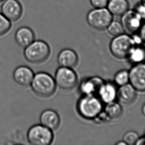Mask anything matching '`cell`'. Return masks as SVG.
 <instances>
[{
  "label": "cell",
  "instance_id": "6da1fadb",
  "mask_svg": "<svg viewBox=\"0 0 145 145\" xmlns=\"http://www.w3.org/2000/svg\"><path fill=\"white\" fill-rule=\"evenodd\" d=\"M30 85L34 93L43 98L53 95L56 87L54 79L48 73L43 72L36 74Z\"/></svg>",
  "mask_w": 145,
  "mask_h": 145
},
{
  "label": "cell",
  "instance_id": "7a4b0ae2",
  "mask_svg": "<svg viewBox=\"0 0 145 145\" xmlns=\"http://www.w3.org/2000/svg\"><path fill=\"white\" fill-rule=\"evenodd\" d=\"M78 112L83 118L92 119L100 115L102 110L101 100L94 95H84L78 101Z\"/></svg>",
  "mask_w": 145,
  "mask_h": 145
},
{
  "label": "cell",
  "instance_id": "3957f363",
  "mask_svg": "<svg viewBox=\"0 0 145 145\" xmlns=\"http://www.w3.org/2000/svg\"><path fill=\"white\" fill-rule=\"evenodd\" d=\"M50 49L49 46L43 41H34L25 48L24 56L32 63H40L46 61L49 57Z\"/></svg>",
  "mask_w": 145,
  "mask_h": 145
},
{
  "label": "cell",
  "instance_id": "277c9868",
  "mask_svg": "<svg viewBox=\"0 0 145 145\" xmlns=\"http://www.w3.org/2000/svg\"><path fill=\"white\" fill-rule=\"evenodd\" d=\"M135 45L133 38L127 34H122L114 37L110 43V49L114 56L118 59H124L129 57Z\"/></svg>",
  "mask_w": 145,
  "mask_h": 145
},
{
  "label": "cell",
  "instance_id": "5b68a950",
  "mask_svg": "<svg viewBox=\"0 0 145 145\" xmlns=\"http://www.w3.org/2000/svg\"><path fill=\"white\" fill-rule=\"evenodd\" d=\"M27 138L31 145H49L53 141V134L51 130L41 124H38L28 130Z\"/></svg>",
  "mask_w": 145,
  "mask_h": 145
},
{
  "label": "cell",
  "instance_id": "8992f818",
  "mask_svg": "<svg viewBox=\"0 0 145 145\" xmlns=\"http://www.w3.org/2000/svg\"><path fill=\"white\" fill-rule=\"evenodd\" d=\"M86 20L92 27L102 30L106 29L112 22L113 16L106 8H94L88 12Z\"/></svg>",
  "mask_w": 145,
  "mask_h": 145
},
{
  "label": "cell",
  "instance_id": "52a82bcc",
  "mask_svg": "<svg viewBox=\"0 0 145 145\" xmlns=\"http://www.w3.org/2000/svg\"><path fill=\"white\" fill-rule=\"evenodd\" d=\"M56 84L64 90H71L78 83V77L71 68L60 67L55 73Z\"/></svg>",
  "mask_w": 145,
  "mask_h": 145
},
{
  "label": "cell",
  "instance_id": "ba28073f",
  "mask_svg": "<svg viewBox=\"0 0 145 145\" xmlns=\"http://www.w3.org/2000/svg\"><path fill=\"white\" fill-rule=\"evenodd\" d=\"M130 84L136 90L145 91V63H136L129 72Z\"/></svg>",
  "mask_w": 145,
  "mask_h": 145
},
{
  "label": "cell",
  "instance_id": "9c48e42d",
  "mask_svg": "<svg viewBox=\"0 0 145 145\" xmlns=\"http://www.w3.org/2000/svg\"><path fill=\"white\" fill-rule=\"evenodd\" d=\"M142 20L135 10H128L122 16L121 24L124 29L130 33L134 34L139 30L142 25Z\"/></svg>",
  "mask_w": 145,
  "mask_h": 145
},
{
  "label": "cell",
  "instance_id": "30bf717a",
  "mask_svg": "<svg viewBox=\"0 0 145 145\" xmlns=\"http://www.w3.org/2000/svg\"><path fill=\"white\" fill-rule=\"evenodd\" d=\"M2 14L10 22L19 20L22 15V9L16 0H6L2 7Z\"/></svg>",
  "mask_w": 145,
  "mask_h": 145
},
{
  "label": "cell",
  "instance_id": "8fae6325",
  "mask_svg": "<svg viewBox=\"0 0 145 145\" xmlns=\"http://www.w3.org/2000/svg\"><path fill=\"white\" fill-rule=\"evenodd\" d=\"M34 72L28 67L20 66L14 71L13 77L18 84L22 86H28L34 79Z\"/></svg>",
  "mask_w": 145,
  "mask_h": 145
},
{
  "label": "cell",
  "instance_id": "7c38bea8",
  "mask_svg": "<svg viewBox=\"0 0 145 145\" xmlns=\"http://www.w3.org/2000/svg\"><path fill=\"white\" fill-rule=\"evenodd\" d=\"M41 125L51 130H55L59 127L60 118L56 112L52 110H45L40 117Z\"/></svg>",
  "mask_w": 145,
  "mask_h": 145
},
{
  "label": "cell",
  "instance_id": "4fadbf2b",
  "mask_svg": "<svg viewBox=\"0 0 145 145\" xmlns=\"http://www.w3.org/2000/svg\"><path fill=\"white\" fill-rule=\"evenodd\" d=\"M78 61V55L72 49H64L58 56V62L61 67L72 69L76 65Z\"/></svg>",
  "mask_w": 145,
  "mask_h": 145
},
{
  "label": "cell",
  "instance_id": "5bb4252c",
  "mask_svg": "<svg viewBox=\"0 0 145 145\" xmlns=\"http://www.w3.org/2000/svg\"><path fill=\"white\" fill-rule=\"evenodd\" d=\"M102 79L98 77H93L86 79L80 85V91L84 95H94L98 91L104 84Z\"/></svg>",
  "mask_w": 145,
  "mask_h": 145
},
{
  "label": "cell",
  "instance_id": "9a60e30c",
  "mask_svg": "<svg viewBox=\"0 0 145 145\" xmlns=\"http://www.w3.org/2000/svg\"><path fill=\"white\" fill-rule=\"evenodd\" d=\"M15 39L18 45L25 48L34 41V34L29 28L22 27L17 30Z\"/></svg>",
  "mask_w": 145,
  "mask_h": 145
},
{
  "label": "cell",
  "instance_id": "2e32d148",
  "mask_svg": "<svg viewBox=\"0 0 145 145\" xmlns=\"http://www.w3.org/2000/svg\"><path fill=\"white\" fill-rule=\"evenodd\" d=\"M117 96L120 101L124 104H131L135 100L136 89L131 84L127 83L120 86L117 92Z\"/></svg>",
  "mask_w": 145,
  "mask_h": 145
},
{
  "label": "cell",
  "instance_id": "e0dca14e",
  "mask_svg": "<svg viewBox=\"0 0 145 145\" xmlns=\"http://www.w3.org/2000/svg\"><path fill=\"white\" fill-rule=\"evenodd\" d=\"M107 8L110 12L116 16H122L129 10L127 0H109Z\"/></svg>",
  "mask_w": 145,
  "mask_h": 145
},
{
  "label": "cell",
  "instance_id": "ac0fdd59",
  "mask_svg": "<svg viewBox=\"0 0 145 145\" xmlns=\"http://www.w3.org/2000/svg\"><path fill=\"white\" fill-rule=\"evenodd\" d=\"M117 92L114 85L110 83H104L98 91V93L101 101L107 104L114 101L117 96Z\"/></svg>",
  "mask_w": 145,
  "mask_h": 145
},
{
  "label": "cell",
  "instance_id": "d6986e66",
  "mask_svg": "<svg viewBox=\"0 0 145 145\" xmlns=\"http://www.w3.org/2000/svg\"><path fill=\"white\" fill-rule=\"evenodd\" d=\"M123 110L121 106L116 102H110L105 108V114L108 118L116 120L121 116Z\"/></svg>",
  "mask_w": 145,
  "mask_h": 145
},
{
  "label": "cell",
  "instance_id": "ffe728a7",
  "mask_svg": "<svg viewBox=\"0 0 145 145\" xmlns=\"http://www.w3.org/2000/svg\"><path fill=\"white\" fill-rule=\"evenodd\" d=\"M130 59L136 63H142L145 60V49L140 47H134L130 53Z\"/></svg>",
  "mask_w": 145,
  "mask_h": 145
},
{
  "label": "cell",
  "instance_id": "44dd1931",
  "mask_svg": "<svg viewBox=\"0 0 145 145\" xmlns=\"http://www.w3.org/2000/svg\"><path fill=\"white\" fill-rule=\"evenodd\" d=\"M108 32L111 35L116 37L123 33L124 28L121 22L112 21L107 27Z\"/></svg>",
  "mask_w": 145,
  "mask_h": 145
},
{
  "label": "cell",
  "instance_id": "7402d4cb",
  "mask_svg": "<svg viewBox=\"0 0 145 145\" xmlns=\"http://www.w3.org/2000/svg\"><path fill=\"white\" fill-rule=\"evenodd\" d=\"M114 81L116 84L120 86L127 84L129 81V72L124 70L120 71L116 74Z\"/></svg>",
  "mask_w": 145,
  "mask_h": 145
},
{
  "label": "cell",
  "instance_id": "603a6c76",
  "mask_svg": "<svg viewBox=\"0 0 145 145\" xmlns=\"http://www.w3.org/2000/svg\"><path fill=\"white\" fill-rule=\"evenodd\" d=\"M11 26V22L2 14H0V36L7 33Z\"/></svg>",
  "mask_w": 145,
  "mask_h": 145
},
{
  "label": "cell",
  "instance_id": "cb8c5ba5",
  "mask_svg": "<svg viewBox=\"0 0 145 145\" xmlns=\"http://www.w3.org/2000/svg\"><path fill=\"white\" fill-rule=\"evenodd\" d=\"M139 137L135 132H128L124 135L123 141L128 145H136Z\"/></svg>",
  "mask_w": 145,
  "mask_h": 145
},
{
  "label": "cell",
  "instance_id": "d4e9b609",
  "mask_svg": "<svg viewBox=\"0 0 145 145\" xmlns=\"http://www.w3.org/2000/svg\"><path fill=\"white\" fill-rule=\"evenodd\" d=\"M109 0H90V4L95 8H102L107 7Z\"/></svg>",
  "mask_w": 145,
  "mask_h": 145
},
{
  "label": "cell",
  "instance_id": "484cf974",
  "mask_svg": "<svg viewBox=\"0 0 145 145\" xmlns=\"http://www.w3.org/2000/svg\"><path fill=\"white\" fill-rule=\"evenodd\" d=\"M136 12L139 14L142 20H145V3H142L136 7Z\"/></svg>",
  "mask_w": 145,
  "mask_h": 145
},
{
  "label": "cell",
  "instance_id": "4316f807",
  "mask_svg": "<svg viewBox=\"0 0 145 145\" xmlns=\"http://www.w3.org/2000/svg\"><path fill=\"white\" fill-rule=\"evenodd\" d=\"M139 31L140 37L142 41L145 42V24L141 25Z\"/></svg>",
  "mask_w": 145,
  "mask_h": 145
},
{
  "label": "cell",
  "instance_id": "83f0119b",
  "mask_svg": "<svg viewBox=\"0 0 145 145\" xmlns=\"http://www.w3.org/2000/svg\"><path fill=\"white\" fill-rule=\"evenodd\" d=\"M116 145H126V144L124 142V141H121L120 142H118V143L116 144Z\"/></svg>",
  "mask_w": 145,
  "mask_h": 145
},
{
  "label": "cell",
  "instance_id": "f1b7e54d",
  "mask_svg": "<svg viewBox=\"0 0 145 145\" xmlns=\"http://www.w3.org/2000/svg\"><path fill=\"white\" fill-rule=\"evenodd\" d=\"M142 112H143L144 116H145V104L144 105L143 108H142Z\"/></svg>",
  "mask_w": 145,
  "mask_h": 145
},
{
  "label": "cell",
  "instance_id": "f546056e",
  "mask_svg": "<svg viewBox=\"0 0 145 145\" xmlns=\"http://www.w3.org/2000/svg\"><path fill=\"white\" fill-rule=\"evenodd\" d=\"M142 2L144 3H145V0H142Z\"/></svg>",
  "mask_w": 145,
  "mask_h": 145
},
{
  "label": "cell",
  "instance_id": "4dcf8cb0",
  "mask_svg": "<svg viewBox=\"0 0 145 145\" xmlns=\"http://www.w3.org/2000/svg\"><path fill=\"white\" fill-rule=\"evenodd\" d=\"M4 0H0V2H3Z\"/></svg>",
  "mask_w": 145,
  "mask_h": 145
}]
</instances>
